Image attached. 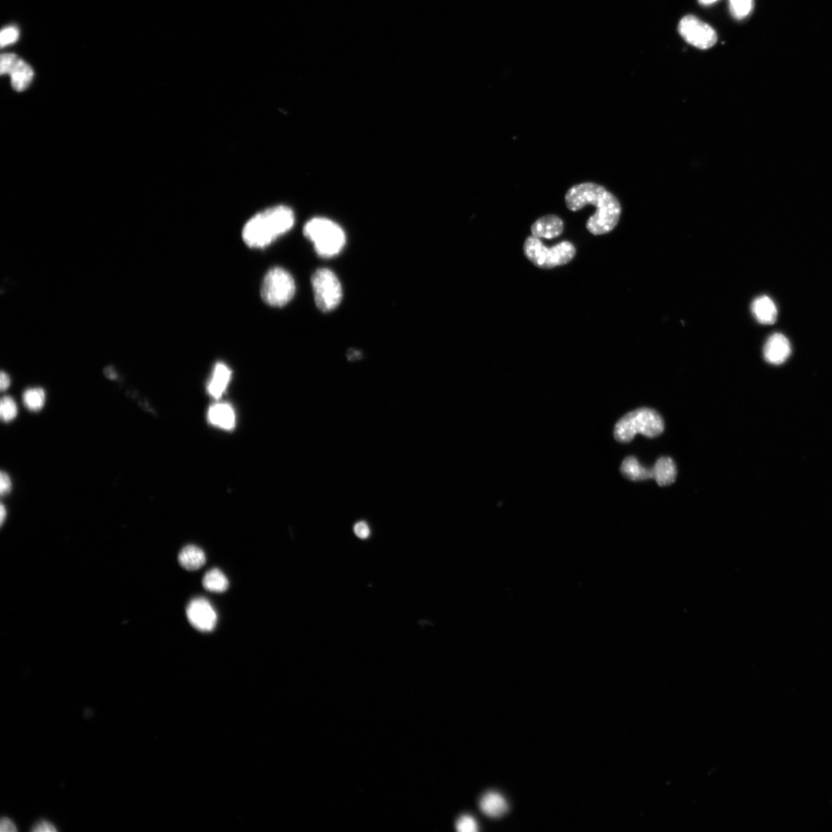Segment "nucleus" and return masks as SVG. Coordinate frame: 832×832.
<instances>
[{
	"mask_svg": "<svg viewBox=\"0 0 832 832\" xmlns=\"http://www.w3.org/2000/svg\"><path fill=\"white\" fill-rule=\"evenodd\" d=\"M10 385L11 379L10 376L6 372L2 371L1 374H0V389L2 391H6L9 389Z\"/></svg>",
	"mask_w": 832,
	"mask_h": 832,
	"instance_id": "obj_31",
	"label": "nucleus"
},
{
	"mask_svg": "<svg viewBox=\"0 0 832 832\" xmlns=\"http://www.w3.org/2000/svg\"><path fill=\"white\" fill-rule=\"evenodd\" d=\"M6 515H8V512H6V509L4 507V505L1 504V509H0V521H1V525H3V523H4Z\"/></svg>",
	"mask_w": 832,
	"mask_h": 832,
	"instance_id": "obj_33",
	"label": "nucleus"
},
{
	"mask_svg": "<svg viewBox=\"0 0 832 832\" xmlns=\"http://www.w3.org/2000/svg\"><path fill=\"white\" fill-rule=\"evenodd\" d=\"M12 485L11 478L8 474L6 472H1L0 474V494L2 496L10 494L12 490Z\"/></svg>",
	"mask_w": 832,
	"mask_h": 832,
	"instance_id": "obj_27",
	"label": "nucleus"
},
{
	"mask_svg": "<svg viewBox=\"0 0 832 832\" xmlns=\"http://www.w3.org/2000/svg\"><path fill=\"white\" fill-rule=\"evenodd\" d=\"M663 419L653 409L642 408L629 412L619 421L615 429V437L618 442L629 443L637 434L654 438L662 434Z\"/></svg>",
	"mask_w": 832,
	"mask_h": 832,
	"instance_id": "obj_4",
	"label": "nucleus"
},
{
	"mask_svg": "<svg viewBox=\"0 0 832 832\" xmlns=\"http://www.w3.org/2000/svg\"><path fill=\"white\" fill-rule=\"evenodd\" d=\"M295 214L286 206L271 208L251 217L242 231L244 242L252 249L267 247L289 231L295 224Z\"/></svg>",
	"mask_w": 832,
	"mask_h": 832,
	"instance_id": "obj_2",
	"label": "nucleus"
},
{
	"mask_svg": "<svg viewBox=\"0 0 832 832\" xmlns=\"http://www.w3.org/2000/svg\"><path fill=\"white\" fill-rule=\"evenodd\" d=\"M563 231V222L556 215L542 217L531 228L532 236L537 238L554 239L560 236Z\"/></svg>",
	"mask_w": 832,
	"mask_h": 832,
	"instance_id": "obj_11",
	"label": "nucleus"
},
{
	"mask_svg": "<svg viewBox=\"0 0 832 832\" xmlns=\"http://www.w3.org/2000/svg\"><path fill=\"white\" fill-rule=\"evenodd\" d=\"M483 813L490 818H498L507 813L509 805L505 798L496 791H488L478 802Z\"/></svg>",
	"mask_w": 832,
	"mask_h": 832,
	"instance_id": "obj_12",
	"label": "nucleus"
},
{
	"mask_svg": "<svg viewBox=\"0 0 832 832\" xmlns=\"http://www.w3.org/2000/svg\"><path fill=\"white\" fill-rule=\"evenodd\" d=\"M209 420L215 427L231 430L235 427L236 416L234 409L228 403H217L209 411Z\"/></svg>",
	"mask_w": 832,
	"mask_h": 832,
	"instance_id": "obj_13",
	"label": "nucleus"
},
{
	"mask_svg": "<svg viewBox=\"0 0 832 832\" xmlns=\"http://www.w3.org/2000/svg\"><path fill=\"white\" fill-rule=\"evenodd\" d=\"M25 407L32 412L41 411L46 403V392L41 387L29 388L23 394Z\"/></svg>",
	"mask_w": 832,
	"mask_h": 832,
	"instance_id": "obj_21",
	"label": "nucleus"
},
{
	"mask_svg": "<svg viewBox=\"0 0 832 832\" xmlns=\"http://www.w3.org/2000/svg\"><path fill=\"white\" fill-rule=\"evenodd\" d=\"M203 587L214 593H223L229 588L228 578L219 569L215 568L206 572L203 578Z\"/></svg>",
	"mask_w": 832,
	"mask_h": 832,
	"instance_id": "obj_20",
	"label": "nucleus"
},
{
	"mask_svg": "<svg viewBox=\"0 0 832 832\" xmlns=\"http://www.w3.org/2000/svg\"><path fill=\"white\" fill-rule=\"evenodd\" d=\"M17 415L18 408L14 399L8 396H3L0 403V416L2 420L5 423L12 422Z\"/></svg>",
	"mask_w": 832,
	"mask_h": 832,
	"instance_id": "obj_22",
	"label": "nucleus"
},
{
	"mask_svg": "<svg viewBox=\"0 0 832 832\" xmlns=\"http://www.w3.org/2000/svg\"><path fill=\"white\" fill-rule=\"evenodd\" d=\"M19 35V30L15 26H8L3 29L0 35V44L2 48L17 42Z\"/></svg>",
	"mask_w": 832,
	"mask_h": 832,
	"instance_id": "obj_25",
	"label": "nucleus"
},
{
	"mask_svg": "<svg viewBox=\"0 0 832 832\" xmlns=\"http://www.w3.org/2000/svg\"><path fill=\"white\" fill-rule=\"evenodd\" d=\"M31 831L33 832H55L58 830L52 822L48 820H39L32 825Z\"/></svg>",
	"mask_w": 832,
	"mask_h": 832,
	"instance_id": "obj_28",
	"label": "nucleus"
},
{
	"mask_svg": "<svg viewBox=\"0 0 832 832\" xmlns=\"http://www.w3.org/2000/svg\"><path fill=\"white\" fill-rule=\"evenodd\" d=\"M565 202L571 211H580L588 204L595 206V214L587 223V229L592 235L608 234L615 229L621 217V206L617 197L594 183L574 186L565 195Z\"/></svg>",
	"mask_w": 832,
	"mask_h": 832,
	"instance_id": "obj_1",
	"label": "nucleus"
},
{
	"mask_svg": "<svg viewBox=\"0 0 832 832\" xmlns=\"http://www.w3.org/2000/svg\"><path fill=\"white\" fill-rule=\"evenodd\" d=\"M19 57L12 53H5L1 55V62H0V72L2 75H9L12 66L18 61Z\"/></svg>",
	"mask_w": 832,
	"mask_h": 832,
	"instance_id": "obj_26",
	"label": "nucleus"
},
{
	"mask_svg": "<svg viewBox=\"0 0 832 832\" xmlns=\"http://www.w3.org/2000/svg\"><path fill=\"white\" fill-rule=\"evenodd\" d=\"M359 356H360V354H359V352H358L357 351L352 350L351 352H350V354L348 355V357L350 359V360L354 361V360H355V359L358 358Z\"/></svg>",
	"mask_w": 832,
	"mask_h": 832,
	"instance_id": "obj_34",
	"label": "nucleus"
},
{
	"mask_svg": "<svg viewBox=\"0 0 832 832\" xmlns=\"http://www.w3.org/2000/svg\"><path fill=\"white\" fill-rule=\"evenodd\" d=\"M354 532L358 538L362 539V540L369 538L371 534L369 525L364 521L358 522L355 525Z\"/></svg>",
	"mask_w": 832,
	"mask_h": 832,
	"instance_id": "obj_29",
	"label": "nucleus"
},
{
	"mask_svg": "<svg viewBox=\"0 0 832 832\" xmlns=\"http://www.w3.org/2000/svg\"><path fill=\"white\" fill-rule=\"evenodd\" d=\"M523 252L536 267L551 269L570 262L575 257L576 249L569 242H563L548 249L540 238L530 236L525 240Z\"/></svg>",
	"mask_w": 832,
	"mask_h": 832,
	"instance_id": "obj_5",
	"label": "nucleus"
},
{
	"mask_svg": "<svg viewBox=\"0 0 832 832\" xmlns=\"http://www.w3.org/2000/svg\"><path fill=\"white\" fill-rule=\"evenodd\" d=\"M304 235L314 244L315 250L322 258L335 257L345 247L346 237L338 224L325 217H315L304 227Z\"/></svg>",
	"mask_w": 832,
	"mask_h": 832,
	"instance_id": "obj_3",
	"label": "nucleus"
},
{
	"mask_svg": "<svg viewBox=\"0 0 832 832\" xmlns=\"http://www.w3.org/2000/svg\"><path fill=\"white\" fill-rule=\"evenodd\" d=\"M456 829L461 832H476L478 831V824L472 816L463 815L457 820Z\"/></svg>",
	"mask_w": 832,
	"mask_h": 832,
	"instance_id": "obj_24",
	"label": "nucleus"
},
{
	"mask_svg": "<svg viewBox=\"0 0 832 832\" xmlns=\"http://www.w3.org/2000/svg\"><path fill=\"white\" fill-rule=\"evenodd\" d=\"M296 283L290 273L282 268H274L266 274L261 294L265 303L273 307H282L295 296Z\"/></svg>",
	"mask_w": 832,
	"mask_h": 832,
	"instance_id": "obj_6",
	"label": "nucleus"
},
{
	"mask_svg": "<svg viewBox=\"0 0 832 832\" xmlns=\"http://www.w3.org/2000/svg\"><path fill=\"white\" fill-rule=\"evenodd\" d=\"M684 41L701 50H707L717 43L715 30L694 16L684 17L678 26Z\"/></svg>",
	"mask_w": 832,
	"mask_h": 832,
	"instance_id": "obj_8",
	"label": "nucleus"
},
{
	"mask_svg": "<svg viewBox=\"0 0 832 832\" xmlns=\"http://www.w3.org/2000/svg\"><path fill=\"white\" fill-rule=\"evenodd\" d=\"M187 616L190 623L195 629L202 632L214 630L217 621L215 610L204 598L192 600L187 608Z\"/></svg>",
	"mask_w": 832,
	"mask_h": 832,
	"instance_id": "obj_9",
	"label": "nucleus"
},
{
	"mask_svg": "<svg viewBox=\"0 0 832 832\" xmlns=\"http://www.w3.org/2000/svg\"><path fill=\"white\" fill-rule=\"evenodd\" d=\"M653 478L661 487H665L673 483L675 481L677 476L676 465L673 461L669 457H662L659 458L655 465V467L651 469Z\"/></svg>",
	"mask_w": 832,
	"mask_h": 832,
	"instance_id": "obj_17",
	"label": "nucleus"
},
{
	"mask_svg": "<svg viewBox=\"0 0 832 832\" xmlns=\"http://www.w3.org/2000/svg\"><path fill=\"white\" fill-rule=\"evenodd\" d=\"M9 75L11 78L12 88L17 92H22L29 88L33 77H35V72L28 64L19 58L10 71Z\"/></svg>",
	"mask_w": 832,
	"mask_h": 832,
	"instance_id": "obj_16",
	"label": "nucleus"
},
{
	"mask_svg": "<svg viewBox=\"0 0 832 832\" xmlns=\"http://www.w3.org/2000/svg\"><path fill=\"white\" fill-rule=\"evenodd\" d=\"M0 831L2 832H16L17 831V825L10 818L5 817L0 822Z\"/></svg>",
	"mask_w": 832,
	"mask_h": 832,
	"instance_id": "obj_30",
	"label": "nucleus"
},
{
	"mask_svg": "<svg viewBox=\"0 0 832 832\" xmlns=\"http://www.w3.org/2000/svg\"><path fill=\"white\" fill-rule=\"evenodd\" d=\"M753 8V0H730L731 14L737 19L747 17Z\"/></svg>",
	"mask_w": 832,
	"mask_h": 832,
	"instance_id": "obj_23",
	"label": "nucleus"
},
{
	"mask_svg": "<svg viewBox=\"0 0 832 832\" xmlns=\"http://www.w3.org/2000/svg\"><path fill=\"white\" fill-rule=\"evenodd\" d=\"M791 349L789 339L780 333H775L764 345L765 360L773 365H780L787 360Z\"/></svg>",
	"mask_w": 832,
	"mask_h": 832,
	"instance_id": "obj_10",
	"label": "nucleus"
},
{
	"mask_svg": "<svg viewBox=\"0 0 832 832\" xmlns=\"http://www.w3.org/2000/svg\"><path fill=\"white\" fill-rule=\"evenodd\" d=\"M317 307L324 312L336 309L342 299V288L335 273L327 269L317 270L311 278Z\"/></svg>",
	"mask_w": 832,
	"mask_h": 832,
	"instance_id": "obj_7",
	"label": "nucleus"
},
{
	"mask_svg": "<svg viewBox=\"0 0 832 832\" xmlns=\"http://www.w3.org/2000/svg\"><path fill=\"white\" fill-rule=\"evenodd\" d=\"M621 470L623 475L632 481H643L653 478L652 470L643 467L634 456L626 458Z\"/></svg>",
	"mask_w": 832,
	"mask_h": 832,
	"instance_id": "obj_19",
	"label": "nucleus"
},
{
	"mask_svg": "<svg viewBox=\"0 0 832 832\" xmlns=\"http://www.w3.org/2000/svg\"><path fill=\"white\" fill-rule=\"evenodd\" d=\"M104 372L105 376L109 379H111V380H115V379H117V374H116L115 370L114 368L111 367V366L105 368Z\"/></svg>",
	"mask_w": 832,
	"mask_h": 832,
	"instance_id": "obj_32",
	"label": "nucleus"
},
{
	"mask_svg": "<svg viewBox=\"0 0 832 832\" xmlns=\"http://www.w3.org/2000/svg\"><path fill=\"white\" fill-rule=\"evenodd\" d=\"M699 3L704 6H708L715 3L717 0H698Z\"/></svg>",
	"mask_w": 832,
	"mask_h": 832,
	"instance_id": "obj_35",
	"label": "nucleus"
},
{
	"mask_svg": "<svg viewBox=\"0 0 832 832\" xmlns=\"http://www.w3.org/2000/svg\"><path fill=\"white\" fill-rule=\"evenodd\" d=\"M179 563L185 570L195 571L201 569L206 563L204 552L195 545H186L178 556Z\"/></svg>",
	"mask_w": 832,
	"mask_h": 832,
	"instance_id": "obj_18",
	"label": "nucleus"
},
{
	"mask_svg": "<svg viewBox=\"0 0 832 832\" xmlns=\"http://www.w3.org/2000/svg\"><path fill=\"white\" fill-rule=\"evenodd\" d=\"M231 378V371L229 366L220 362L215 365L211 378L208 386L209 394L215 398L222 396Z\"/></svg>",
	"mask_w": 832,
	"mask_h": 832,
	"instance_id": "obj_15",
	"label": "nucleus"
},
{
	"mask_svg": "<svg viewBox=\"0 0 832 832\" xmlns=\"http://www.w3.org/2000/svg\"><path fill=\"white\" fill-rule=\"evenodd\" d=\"M751 310L757 321L762 325H772L777 320L776 305L768 296L757 298L752 303Z\"/></svg>",
	"mask_w": 832,
	"mask_h": 832,
	"instance_id": "obj_14",
	"label": "nucleus"
}]
</instances>
